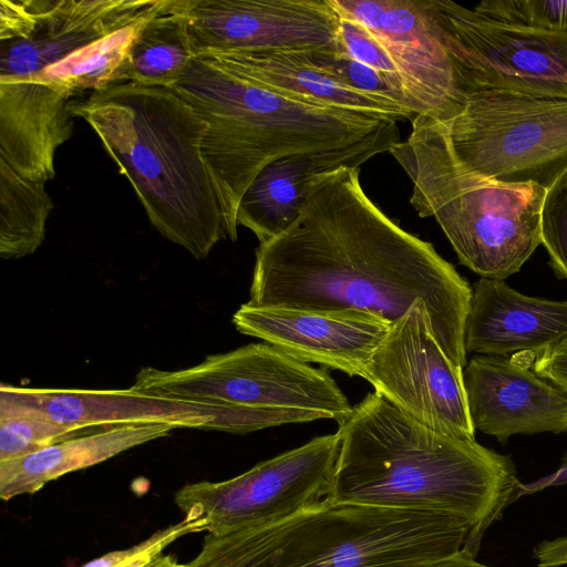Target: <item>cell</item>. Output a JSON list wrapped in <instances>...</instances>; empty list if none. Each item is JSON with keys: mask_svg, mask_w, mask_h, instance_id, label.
<instances>
[{"mask_svg": "<svg viewBox=\"0 0 567 567\" xmlns=\"http://www.w3.org/2000/svg\"><path fill=\"white\" fill-rule=\"evenodd\" d=\"M473 289L431 243L389 218L360 183V168L328 178L279 236L258 246L248 303L358 310L396 322L422 299L433 336L460 369Z\"/></svg>", "mask_w": 567, "mask_h": 567, "instance_id": "obj_1", "label": "cell"}, {"mask_svg": "<svg viewBox=\"0 0 567 567\" xmlns=\"http://www.w3.org/2000/svg\"><path fill=\"white\" fill-rule=\"evenodd\" d=\"M338 424L326 496L332 501L456 517L467 525L476 555L485 530L519 496L509 456L439 433L375 391Z\"/></svg>", "mask_w": 567, "mask_h": 567, "instance_id": "obj_2", "label": "cell"}, {"mask_svg": "<svg viewBox=\"0 0 567 567\" xmlns=\"http://www.w3.org/2000/svg\"><path fill=\"white\" fill-rule=\"evenodd\" d=\"M151 12L114 31L91 0H35L19 29L0 40V146L49 165L73 134L74 107L94 92L128 82V55Z\"/></svg>", "mask_w": 567, "mask_h": 567, "instance_id": "obj_3", "label": "cell"}, {"mask_svg": "<svg viewBox=\"0 0 567 567\" xmlns=\"http://www.w3.org/2000/svg\"><path fill=\"white\" fill-rule=\"evenodd\" d=\"M73 113L96 133L166 239L202 259L227 238L203 154L206 126L173 90L123 82L92 93Z\"/></svg>", "mask_w": 567, "mask_h": 567, "instance_id": "obj_4", "label": "cell"}, {"mask_svg": "<svg viewBox=\"0 0 567 567\" xmlns=\"http://www.w3.org/2000/svg\"><path fill=\"white\" fill-rule=\"evenodd\" d=\"M171 90L206 126L203 154L220 200L226 236L233 241L239 202L268 163L343 146L398 122L279 94L238 72L218 52L196 54Z\"/></svg>", "mask_w": 567, "mask_h": 567, "instance_id": "obj_5", "label": "cell"}, {"mask_svg": "<svg viewBox=\"0 0 567 567\" xmlns=\"http://www.w3.org/2000/svg\"><path fill=\"white\" fill-rule=\"evenodd\" d=\"M453 516L328 497L285 519L207 533L189 567H389L471 551Z\"/></svg>", "mask_w": 567, "mask_h": 567, "instance_id": "obj_6", "label": "cell"}, {"mask_svg": "<svg viewBox=\"0 0 567 567\" xmlns=\"http://www.w3.org/2000/svg\"><path fill=\"white\" fill-rule=\"evenodd\" d=\"M389 153L412 182L417 215L434 217L460 264L482 278L503 280L519 271L540 245L546 189L467 171L427 114L415 115L408 138Z\"/></svg>", "mask_w": 567, "mask_h": 567, "instance_id": "obj_7", "label": "cell"}, {"mask_svg": "<svg viewBox=\"0 0 567 567\" xmlns=\"http://www.w3.org/2000/svg\"><path fill=\"white\" fill-rule=\"evenodd\" d=\"M430 117L455 161L492 181L547 189L567 169V97L480 90L454 117Z\"/></svg>", "mask_w": 567, "mask_h": 567, "instance_id": "obj_8", "label": "cell"}, {"mask_svg": "<svg viewBox=\"0 0 567 567\" xmlns=\"http://www.w3.org/2000/svg\"><path fill=\"white\" fill-rule=\"evenodd\" d=\"M135 391L214 404L282 411L308 422L338 423L352 411L347 396L326 369H317L267 342L208 355L177 370L142 368Z\"/></svg>", "mask_w": 567, "mask_h": 567, "instance_id": "obj_9", "label": "cell"}, {"mask_svg": "<svg viewBox=\"0 0 567 567\" xmlns=\"http://www.w3.org/2000/svg\"><path fill=\"white\" fill-rule=\"evenodd\" d=\"M424 3L466 95L511 90L567 97V31L497 21L451 0Z\"/></svg>", "mask_w": 567, "mask_h": 567, "instance_id": "obj_10", "label": "cell"}, {"mask_svg": "<svg viewBox=\"0 0 567 567\" xmlns=\"http://www.w3.org/2000/svg\"><path fill=\"white\" fill-rule=\"evenodd\" d=\"M339 447L337 433L313 437L230 480L187 484L175 504L184 518L205 520L207 533L285 519L327 496Z\"/></svg>", "mask_w": 567, "mask_h": 567, "instance_id": "obj_11", "label": "cell"}, {"mask_svg": "<svg viewBox=\"0 0 567 567\" xmlns=\"http://www.w3.org/2000/svg\"><path fill=\"white\" fill-rule=\"evenodd\" d=\"M0 402L44 416L62 425L103 429L161 423L179 427L249 433L290 423L299 414L214 404L135 391L49 389L1 384Z\"/></svg>", "mask_w": 567, "mask_h": 567, "instance_id": "obj_12", "label": "cell"}, {"mask_svg": "<svg viewBox=\"0 0 567 567\" xmlns=\"http://www.w3.org/2000/svg\"><path fill=\"white\" fill-rule=\"evenodd\" d=\"M362 378L421 424L444 435L475 440L463 370L436 342L422 299L392 323Z\"/></svg>", "mask_w": 567, "mask_h": 567, "instance_id": "obj_13", "label": "cell"}, {"mask_svg": "<svg viewBox=\"0 0 567 567\" xmlns=\"http://www.w3.org/2000/svg\"><path fill=\"white\" fill-rule=\"evenodd\" d=\"M184 12L195 54L342 51L329 0H185Z\"/></svg>", "mask_w": 567, "mask_h": 567, "instance_id": "obj_14", "label": "cell"}, {"mask_svg": "<svg viewBox=\"0 0 567 567\" xmlns=\"http://www.w3.org/2000/svg\"><path fill=\"white\" fill-rule=\"evenodd\" d=\"M236 329L305 362L361 377L392 323L358 310H305L244 303Z\"/></svg>", "mask_w": 567, "mask_h": 567, "instance_id": "obj_15", "label": "cell"}, {"mask_svg": "<svg viewBox=\"0 0 567 567\" xmlns=\"http://www.w3.org/2000/svg\"><path fill=\"white\" fill-rule=\"evenodd\" d=\"M338 14L374 33L389 49L427 115L445 121L466 102L424 0H329Z\"/></svg>", "mask_w": 567, "mask_h": 567, "instance_id": "obj_16", "label": "cell"}, {"mask_svg": "<svg viewBox=\"0 0 567 567\" xmlns=\"http://www.w3.org/2000/svg\"><path fill=\"white\" fill-rule=\"evenodd\" d=\"M400 141L396 122L367 137L332 148L293 153L268 163L244 193L237 224L250 229L260 245L284 233L310 196L334 173L360 168Z\"/></svg>", "mask_w": 567, "mask_h": 567, "instance_id": "obj_17", "label": "cell"}, {"mask_svg": "<svg viewBox=\"0 0 567 567\" xmlns=\"http://www.w3.org/2000/svg\"><path fill=\"white\" fill-rule=\"evenodd\" d=\"M516 357L474 355L463 370L475 430L504 442L516 434L567 432V391Z\"/></svg>", "mask_w": 567, "mask_h": 567, "instance_id": "obj_18", "label": "cell"}, {"mask_svg": "<svg viewBox=\"0 0 567 567\" xmlns=\"http://www.w3.org/2000/svg\"><path fill=\"white\" fill-rule=\"evenodd\" d=\"M567 338V300L525 296L503 280L474 284L465 349L483 355L534 360Z\"/></svg>", "mask_w": 567, "mask_h": 567, "instance_id": "obj_19", "label": "cell"}, {"mask_svg": "<svg viewBox=\"0 0 567 567\" xmlns=\"http://www.w3.org/2000/svg\"><path fill=\"white\" fill-rule=\"evenodd\" d=\"M176 427L161 423L104 427L22 457L0 462V497L9 501L23 494H33L60 476L167 436Z\"/></svg>", "mask_w": 567, "mask_h": 567, "instance_id": "obj_20", "label": "cell"}, {"mask_svg": "<svg viewBox=\"0 0 567 567\" xmlns=\"http://www.w3.org/2000/svg\"><path fill=\"white\" fill-rule=\"evenodd\" d=\"M238 72L291 99L396 121L413 117L368 96L312 65L303 50L218 52Z\"/></svg>", "mask_w": 567, "mask_h": 567, "instance_id": "obj_21", "label": "cell"}, {"mask_svg": "<svg viewBox=\"0 0 567 567\" xmlns=\"http://www.w3.org/2000/svg\"><path fill=\"white\" fill-rule=\"evenodd\" d=\"M184 1L167 0L145 21L130 51L128 82L171 89L195 58Z\"/></svg>", "mask_w": 567, "mask_h": 567, "instance_id": "obj_22", "label": "cell"}, {"mask_svg": "<svg viewBox=\"0 0 567 567\" xmlns=\"http://www.w3.org/2000/svg\"><path fill=\"white\" fill-rule=\"evenodd\" d=\"M53 208L44 182L24 177L0 159V256L3 259H20L38 250Z\"/></svg>", "mask_w": 567, "mask_h": 567, "instance_id": "obj_23", "label": "cell"}, {"mask_svg": "<svg viewBox=\"0 0 567 567\" xmlns=\"http://www.w3.org/2000/svg\"><path fill=\"white\" fill-rule=\"evenodd\" d=\"M95 431L96 429L62 425L0 402V462L22 457L55 443Z\"/></svg>", "mask_w": 567, "mask_h": 567, "instance_id": "obj_24", "label": "cell"}, {"mask_svg": "<svg viewBox=\"0 0 567 567\" xmlns=\"http://www.w3.org/2000/svg\"><path fill=\"white\" fill-rule=\"evenodd\" d=\"M309 62L346 85L371 96L412 117L424 114L408 94L395 89L381 73L353 59L344 51L303 50Z\"/></svg>", "mask_w": 567, "mask_h": 567, "instance_id": "obj_25", "label": "cell"}, {"mask_svg": "<svg viewBox=\"0 0 567 567\" xmlns=\"http://www.w3.org/2000/svg\"><path fill=\"white\" fill-rule=\"evenodd\" d=\"M338 13V12H337ZM338 40L342 51L381 73L395 89L408 94L427 114L416 99L404 72L386 45L359 22L339 14Z\"/></svg>", "mask_w": 567, "mask_h": 567, "instance_id": "obj_26", "label": "cell"}, {"mask_svg": "<svg viewBox=\"0 0 567 567\" xmlns=\"http://www.w3.org/2000/svg\"><path fill=\"white\" fill-rule=\"evenodd\" d=\"M473 10L511 24L567 31V0H483Z\"/></svg>", "mask_w": 567, "mask_h": 567, "instance_id": "obj_27", "label": "cell"}, {"mask_svg": "<svg viewBox=\"0 0 567 567\" xmlns=\"http://www.w3.org/2000/svg\"><path fill=\"white\" fill-rule=\"evenodd\" d=\"M540 244L559 278H567V169L546 189L540 209Z\"/></svg>", "mask_w": 567, "mask_h": 567, "instance_id": "obj_28", "label": "cell"}, {"mask_svg": "<svg viewBox=\"0 0 567 567\" xmlns=\"http://www.w3.org/2000/svg\"><path fill=\"white\" fill-rule=\"evenodd\" d=\"M206 530L205 520L184 518L177 524L155 532L130 548L110 551L82 567H143L178 538Z\"/></svg>", "mask_w": 567, "mask_h": 567, "instance_id": "obj_29", "label": "cell"}, {"mask_svg": "<svg viewBox=\"0 0 567 567\" xmlns=\"http://www.w3.org/2000/svg\"><path fill=\"white\" fill-rule=\"evenodd\" d=\"M533 370L567 391V338L537 357L533 363Z\"/></svg>", "mask_w": 567, "mask_h": 567, "instance_id": "obj_30", "label": "cell"}, {"mask_svg": "<svg viewBox=\"0 0 567 567\" xmlns=\"http://www.w3.org/2000/svg\"><path fill=\"white\" fill-rule=\"evenodd\" d=\"M538 567H560L567 565V535L544 540L534 550Z\"/></svg>", "mask_w": 567, "mask_h": 567, "instance_id": "obj_31", "label": "cell"}, {"mask_svg": "<svg viewBox=\"0 0 567 567\" xmlns=\"http://www.w3.org/2000/svg\"><path fill=\"white\" fill-rule=\"evenodd\" d=\"M389 567H488L476 560L475 555L467 550L463 549L454 555L429 559L416 563L401 564Z\"/></svg>", "mask_w": 567, "mask_h": 567, "instance_id": "obj_32", "label": "cell"}, {"mask_svg": "<svg viewBox=\"0 0 567 567\" xmlns=\"http://www.w3.org/2000/svg\"><path fill=\"white\" fill-rule=\"evenodd\" d=\"M567 484V453L561 458L558 468L532 483L522 484L519 488V496L533 494L543 491L547 487L560 486Z\"/></svg>", "mask_w": 567, "mask_h": 567, "instance_id": "obj_33", "label": "cell"}, {"mask_svg": "<svg viewBox=\"0 0 567 567\" xmlns=\"http://www.w3.org/2000/svg\"><path fill=\"white\" fill-rule=\"evenodd\" d=\"M143 567H189L188 564H181L171 555H164L163 553L155 556Z\"/></svg>", "mask_w": 567, "mask_h": 567, "instance_id": "obj_34", "label": "cell"}]
</instances>
